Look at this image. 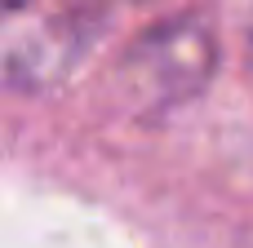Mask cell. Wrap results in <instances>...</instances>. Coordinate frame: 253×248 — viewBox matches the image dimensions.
<instances>
[{
	"label": "cell",
	"mask_w": 253,
	"mask_h": 248,
	"mask_svg": "<svg viewBox=\"0 0 253 248\" xmlns=\"http://www.w3.org/2000/svg\"><path fill=\"white\" fill-rule=\"evenodd\" d=\"M107 27L102 0H4L0 9V71L13 93H44L62 84L98 44Z\"/></svg>",
	"instance_id": "1"
},
{
	"label": "cell",
	"mask_w": 253,
	"mask_h": 248,
	"mask_svg": "<svg viewBox=\"0 0 253 248\" xmlns=\"http://www.w3.org/2000/svg\"><path fill=\"white\" fill-rule=\"evenodd\" d=\"M218 71V31L200 13L147 27L116 62V93L138 115H169L200 98Z\"/></svg>",
	"instance_id": "2"
},
{
	"label": "cell",
	"mask_w": 253,
	"mask_h": 248,
	"mask_svg": "<svg viewBox=\"0 0 253 248\" xmlns=\"http://www.w3.org/2000/svg\"><path fill=\"white\" fill-rule=\"evenodd\" d=\"M249 58H253V9H249Z\"/></svg>",
	"instance_id": "3"
}]
</instances>
